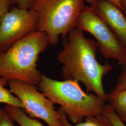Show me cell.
<instances>
[{
	"instance_id": "cell-1",
	"label": "cell",
	"mask_w": 126,
	"mask_h": 126,
	"mask_svg": "<svg viewBox=\"0 0 126 126\" xmlns=\"http://www.w3.org/2000/svg\"><path fill=\"white\" fill-rule=\"evenodd\" d=\"M98 50L95 41L86 38L84 32L75 28L63 39L57 60L62 65L63 80L81 82L88 91L106 102L103 79L113 70V66L98 62Z\"/></svg>"
},
{
	"instance_id": "cell-2",
	"label": "cell",
	"mask_w": 126,
	"mask_h": 126,
	"mask_svg": "<svg viewBox=\"0 0 126 126\" xmlns=\"http://www.w3.org/2000/svg\"><path fill=\"white\" fill-rule=\"evenodd\" d=\"M49 45L45 33L36 31L0 51V77L37 85L42 74L37 69V62Z\"/></svg>"
},
{
	"instance_id": "cell-3",
	"label": "cell",
	"mask_w": 126,
	"mask_h": 126,
	"mask_svg": "<svg viewBox=\"0 0 126 126\" xmlns=\"http://www.w3.org/2000/svg\"><path fill=\"white\" fill-rule=\"evenodd\" d=\"M37 85L41 92L54 104L60 106L72 124L102 114L107 105L97 95L84 92L76 81H59L42 74Z\"/></svg>"
},
{
	"instance_id": "cell-4",
	"label": "cell",
	"mask_w": 126,
	"mask_h": 126,
	"mask_svg": "<svg viewBox=\"0 0 126 126\" xmlns=\"http://www.w3.org/2000/svg\"><path fill=\"white\" fill-rule=\"evenodd\" d=\"M85 0H34L29 9L36 18V31L45 33L50 45H56L76 28Z\"/></svg>"
},
{
	"instance_id": "cell-5",
	"label": "cell",
	"mask_w": 126,
	"mask_h": 126,
	"mask_svg": "<svg viewBox=\"0 0 126 126\" xmlns=\"http://www.w3.org/2000/svg\"><path fill=\"white\" fill-rule=\"evenodd\" d=\"M94 36L100 54L122 65L126 59V49L108 25L90 6H85L79 17L76 27Z\"/></svg>"
},
{
	"instance_id": "cell-6",
	"label": "cell",
	"mask_w": 126,
	"mask_h": 126,
	"mask_svg": "<svg viewBox=\"0 0 126 126\" xmlns=\"http://www.w3.org/2000/svg\"><path fill=\"white\" fill-rule=\"evenodd\" d=\"M8 84L10 92L22 102L28 116L41 119L49 126H63L54 104L35 85L17 80Z\"/></svg>"
},
{
	"instance_id": "cell-7",
	"label": "cell",
	"mask_w": 126,
	"mask_h": 126,
	"mask_svg": "<svg viewBox=\"0 0 126 126\" xmlns=\"http://www.w3.org/2000/svg\"><path fill=\"white\" fill-rule=\"evenodd\" d=\"M36 18L29 9L13 7L7 12L0 23V51L36 31Z\"/></svg>"
},
{
	"instance_id": "cell-8",
	"label": "cell",
	"mask_w": 126,
	"mask_h": 126,
	"mask_svg": "<svg viewBox=\"0 0 126 126\" xmlns=\"http://www.w3.org/2000/svg\"><path fill=\"white\" fill-rule=\"evenodd\" d=\"M101 18L126 49V16L116 5L107 0H101L89 5Z\"/></svg>"
},
{
	"instance_id": "cell-9",
	"label": "cell",
	"mask_w": 126,
	"mask_h": 126,
	"mask_svg": "<svg viewBox=\"0 0 126 126\" xmlns=\"http://www.w3.org/2000/svg\"><path fill=\"white\" fill-rule=\"evenodd\" d=\"M107 101L118 117L126 123V89L107 94Z\"/></svg>"
},
{
	"instance_id": "cell-10",
	"label": "cell",
	"mask_w": 126,
	"mask_h": 126,
	"mask_svg": "<svg viewBox=\"0 0 126 126\" xmlns=\"http://www.w3.org/2000/svg\"><path fill=\"white\" fill-rule=\"evenodd\" d=\"M59 118L63 126H114L108 117L103 114L90 117L76 124H71L60 108L57 110Z\"/></svg>"
},
{
	"instance_id": "cell-11",
	"label": "cell",
	"mask_w": 126,
	"mask_h": 126,
	"mask_svg": "<svg viewBox=\"0 0 126 126\" xmlns=\"http://www.w3.org/2000/svg\"><path fill=\"white\" fill-rule=\"evenodd\" d=\"M4 109L20 126H45L36 119L28 116L22 108L5 105Z\"/></svg>"
},
{
	"instance_id": "cell-12",
	"label": "cell",
	"mask_w": 126,
	"mask_h": 126,
	"mask_svg": "<svg viewBox=\"0 0 126 126\" xmlns=\"http://www.w3.org/2000/svg\"><path fill=\"white\" fill-rule=\"evenodd\" d=\"M8 81L0 77V103L5 104L23 109V105L20 100L6 88Z\"/></svg>"
},
{
	"instance_id": "cell-13",
	"label": "cell",
	"mask_w": 126,
	"mask_h": 126,
	"mask_svg": "<svg viewBox=\"0 0 126 126\" xmlns=\"http://www.w3.org/2000/svg\"><path fill=\"white\" fill-rule=\"evenodd\" d=\"M121 66L122 72L118 78L116 85L111 92H117L126 89V59Z\"/></svg>"
},
{
	"instance_id": "cell-14",
	"label": "cell",
	"mask_w": 126,
	"mask_h": 126,
	"mask_svg": "<svg viewBox=\"0 0 126 126\" xmlns=\"http://www.w3.org/2000/svg\"><path fill=\"white\" fill-rule=\"evenodd\" d=\"M103 114L106 115L110 120L113 126H126L125 123L122 122L118 117L113 108L108 104L106 105Z\"/></svg>"
},
{
	"instance_id": "cell-15",
	"label": "cell",
	"mask_w": 126,
	"mask_h": 126,
	"mask_svg": "<svg viewBox=\"0 0 126 126\" xmlns=\"http://www.w3.org/2000/svg\"><path fill=\"white\" fill-rule=\"evenodd\" d=\"M13 121L5 109L0 108V126H15Z\"/></svg>"
},
{
	"instance_id": "cell-16",
	"label": "cell",
	"mask_w": 126,
	"mask_h": 126,
	"mask_svg": "<svg viewBox=\"0 0 126 126\" xmlns=\"http://www.w3.org/2000/svg\"><path fill=\"white\" fill-rule=\"evenodd\" d=\"M12 4V0H0V23L5 14L9 10Z\"/></svg>"
},
{
	"instance_id": "cell-17",
	"label": "cell",
	"mask_w": 126,
	"mask_h": 126,
	"mask_svg": "<svg viewBox=\"0 0 126 126\" xmlns=\"http://www.w3.org/2000/svg\"><path fill=\"white\" fill-rule=\"evenodd\" d=\"M90 5L93 4L97 1H98L101 0H85ZM108 0L113 4L116 5L118 8H119L124 13L126 14V5L125 2V0Z\"/></svg>"
},
{
	"instance_id": "cell-18",
	"label": "cell",
	"mask_w": 126,
	"mask_h": 126,
	"mask_svg": "<svg viewBox=\"0 0 126 126\" xmlns=\"http://www.w3.org/2000/svg\"><path fill=\"white\" fill-rule=\"evenodd\" d=\"M34 0H12L13 4L17 6L25 9H30Z\"/></svg>"
},
{
	"instance_id": "cell-19",
	"label": "cell",
	"mask_w": 126,
	"mask_h": 126,
	"mask_svg": "<svg viewBox=\"0 0 126 126\" xmlns=\"http://www.w3.org/2000/svg\"><path fill=\"white\" fill-rule=\"evenodd\" d=\"M125 4H126V0H125Z\"/></svg>"
}]
</instances>
